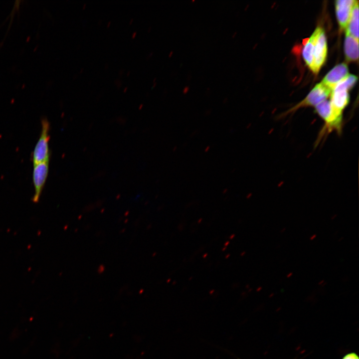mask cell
<instances>
[{"label": "cell", "instance_id": "cell-5", "mask_svg": "<svg viewBox=\"0 0 359 359\" xmlns=\"http://www.w3.org/2000/svg\"><path fill=\"white\" fill-rule=\"evenodd\" d=\"M327 55V44L326 34L322 28L319 33L314 47L313 56L315 73H318L324 64Z\"/></svg>", "mask_w": 359, "mask_h": 359}, {"label": "cell", "instance_id": "cell-28", "mask_svg": "<svg viewBox=\"0 0 359 359\" xmlns=\"http://www.w3.org/2000/svg\"><path fill=\"white\" fill-rule=\"evenodd\" d=\"M237 359H240L237 358Z\"/></svg>", "mask_w": 359, "mask_h": 359}, {"label": "cell", "instance_id": "cell-14", "mask_svg": "<svg viewBox=\"0 0 359 359\" xmlns=\"http://www.w3.org/2000/svg\"><path fill=\"white\" fill-rule=\"evenodd\" d=\"M316 236H317L316 234H314V235H312V236L310 237V240H314V239L316 237Z\"/></svg>", "mask_w": 359, "mask_h": 359}, {"label": "cell", "instance_id": "cell-11", "mask_svg": "<svg viewBox=\"0 0 359 359\" xmlns=\"http://www.w3.org/2000/svg\"><path fill=\"white\" fill-rule=\"evenodd\" d=\"M346 31L359 40V1L355 0L353 6Z\"/></svg>", "mask_w": 359, "mask_h": 359}, {"label": "cell", "instance_id": "cell-18", "mask_svg": "<svg viewBox=\"0 0 359 359\" xmlns=\"http://www.w3.org/2000/svg\"><path fill=\"white\" fill-rule=\"evenodd\" d=\"M227 101H228V99H227V98H225L223 100V103H226Z\"/></svg>", "mask_w": 359, "mask_h": 359}, {"label": "cell", "instance_id": "cell-7", "mask_svg": "<svg viewBox=\"0 0 359 359\" xmlns=\"http://www.w3.org/2000/svg\"><path fill=\"white\" fill-rule=\"evenodd\" d=\"M349 69L345 63L337 65L323 78L322 83L331 90L336 85L349 75Z\"/></svg>", "mask_w": 359, "mask_h": 359}, {"label": "cell", "instance_id": "cell-26", "mask_svg": "<svg viewBox=\"0 0 359 359\" xmlns=\"http://www.w3.org/2000/svg\"><path fill=\"white\" fill-rule=\"evenodd\" d=\"M156 80V78H155L153 82L155 83Z\"/></svg>", "mask_w": 359, "mask_h": 359}, {"label": "cell", "instance_id": "cell-23", "mask_svg": "<svg viewBox=\"0 0 359 359\" xmlns=\"http://www.w3.org/2000/svg\"><path fill=\"white\" fill-rule=\"evenodd\" d=\"M156 86V83H154L153 88H154Z\"/></svg>", "mask_w": 359, "mask_h": 359}, {"label": "cell", "instance_id": "cell-13", "mask_svg": "<svg viewBox=\"0 0 359 359\" xmlns=\"http://www.w3.org/2000/svg\"><path fill=\"white\" fill-rule=\"evenodd\" d=\"M189 90V87L188 86H186L184 87V88L182 90V93L183 94H186L188 93Z\"/></svg>", "mask_w": 359, "mask_h": 359}, {"label": "cell", "instance_id": "cell-1", "mask_svg": "<svg viewBox=\"0 0 359 359\" xmlns=\"http://www.w3.org/2000/svg\"><path fill=\"white\" fill-rule=\"evenodd\" d=\"M315 111L324 121L325 124L320 134L322 138L325 133L335 131L341 135L343 131V116L334 109L330 101L325 100L315 106Z\"/></svg>", "mask_w": 359, "mask_h": 359}, {"label": "cell", "instance_id": "cell-9", "mask_svg": "<svg viewBox=\"0 0 359 359\" xmlns=\"http://www.w3.org/2000/svg\"><path fill=\"white\" fill-rule=\"evenodd\" d=\"M321 27H317L307 42L305 44L303 51V56L306 64L308 67L315 73V67L314 62V47L316 38L320 32Z\"/></svg>", "mask_w": 359, "mask_h": 359}, {"label": "cell", "instance_id": "cell-15", "mask_svg": "<svg viewBox=\"0 0 359 359\" xmlns=\"http://www.w3.org/2000/svg\"><path fill=\"white\" fill-rule=\"evenodd\" d=\"M292 275H293V273H292V272H290L289 273H288V274L287 275V278H289V277H291V276H292Z\"/></svg>", "mask_w": 359, "mask_h": 359}, {"label": "cell", "instance_id": "cell-21", "mask_svg": "<svg viewBox=\"0 0 359 359\" xmlns=\"http://www.w3.org/2000/svg\"><path fill=\"white\" fill-rule=\"evenodd\" d=\"M336 216L337 215H334L333 217H332V220H334Z\"/></svg>", "mask_w": 359, "mask_h": 359}, {"label": "cell", "instance_id": "cell-3", "mask_svg": "<svg viewBox=\"0 0 359 359\" xmlns=\"http://www.w3.org/2000/svg\"><path fill=\"white\" fill-rule=\"evenodd\" d=\"M331 91V89L322 82L318 83L313 88L304 99L294 107L290 109L286 114L294 112L302 107H315L324 101L326 100L327 98L330 95Z\"/></svg>", "mask_w": 359, "mask_h": 359}, {"label": "cell", "instance_id": "cell-19", "mask_svg": "<svg viewBox=\"0 0 359 359\" xmlns=\"http://www.w3.org/2000/svg\"><path fill=\"white\" fill-rule=\"evenodd\" d=\"M325 282L324 280H321L320 282H319L318 284L321 285L323 284Z\"/></svg>", "mask_w": 359, "mask_h": 359}, {"label": "cell", "instance_id": "cell-16", "mask_svg": "<svg viewBox=\"0 0 359 359\" xmlns=\"http://www.w3.org/2000/svg\"><path fill=\"white\" fill-rule=\"evenodd\" d=\"M236 34H237V32H236V31L234 32V33H233V34L232 36H231V37H232V38H235V36H236Z\"/></svg>", "mask_w": 359, "mask_h": 359}, {"label": "cell", "instance_id": "cell-24", "mask_svg": "<svg viewBox=\"0 0 359 359\" xmlns=\"http://www.w3.org/2000/svg\"><path fill=\"white\" fill-rule=\"evenodd\" d=\"M209 147H206V149L205 150V152H206L207 150V151H208V149H209Z\"/></svg>", "mask_w": 359, "mask_h": 359}, {"label": "cell", "instance_id": "cell-12", "mask_svg": "<svg viewBox=\"0 0 359 359\" xmlns=\"http://www.w3.org/2000/svg\"><path fill=\"white\" fill-rule=\"evenodd\" d=\"M342 359H359V357L356 353L351 352L346 354Z\"/></svg>", "mask_w": 359, "mask_h": 359}, {"label": "cell", "instance_id": "cell-6", "mask_svg": "<svg viewBox=\"0 0 359 359\" xmlns=\"http://www.w3.org/2000/svg\"><path fill=\"white\" fill-rule=\"evenodd\" d=\"M355 2L354 0H338L335 2L336 15L341 30L347 27Z\"/></svg>", "mask_w": 359, "mask_h": 359}, {"label": "cell", "instance_id": "cell-8", "mask_svg": "<svg viewBox=\"0 0 359 359\" xmlns=\"http://www.w3.org/2000/svg\"><path fill=\"white\" fill-rule=\"evenodd\" d=\"M331 104L334 109L342 113L344 109L347 106L350 101L348 90L334 87L332 90L331 94Z\"/></svg>", "mask_w": 359, "mask_h": 359}, {"label": "cell", "instance_id": "cell-20", "mask_svg": "<svg viewBox=\"0 0 359 359\" xmlns=\"http://www.w3.org/2000/svg\"><path fill=\"white\" fill-rule=\"evenodd\" d=\"M285 230H286V228H283L282 229V230H281L280 232H281V233H283V232H284Z\"/></svg>", "mask_w": 359, "mask_h": 359}, {"label": "cell", "instance_id": "cell-27", "mask_svg": "<svg viewBox=\"0 0 359 359\" xmlns=\"http://www.w3.org/2000/svg\"><path fill=\"white\" fill-rule=\"evenodd\" d=\"M194 1H195V0H191V2H194Z\"/></svg>", "mask_w": 359, "mask_h": 359}, {"label": "cell", "instance_id": "cell-10", "mask_svg": "<svg viewBox=\"0 0 359 359\" xmlns=\"http://www.w3.org/2000/svg\"><path fill=\"white\" fill-rule=\"evenodd\" d=\"M344 50L346 59L347 61L351 62L358 60L359 40L355 39L347 32H346Z\"/></svg>", "mask_w": 359, "mask_h": 359}, {"label": "cell", "instance_id": "cell-25", "mask_svg": "<svg viewBox=\"0 0 359 359\" xmlns=\"http://www.w3.org/2000/svg\"><path fill=\"white\" fill-rule=\"evenodd\" d=\"M343 238H344L343 237L341 238L340 239V240H339V241H341V240H342V239H343Z\"/></svg>", "mask_w": 359, "mask_h": 359}, {"label": "cell", "instance_id": "cell-4", "mask_svg": "<svg viewBox=\"0 0 359 359\" xmlns=\"http://www.w3.org/2000/svg\"><path fill=\"white\" fill-rule=\"evenodd\" d=\"M49 162L40 163L34 165L32 180L34 194L32 201L36 203L39 201L48 173Z\"/></svg>", "mask_w": 359, "mask_h": 359}, {"label": "cell", "instance_id": "cell-2", "mask_svg": "<svg viewBox=\"0 0 359 359\" xmlns=\"http://www.w3.org/2000/svg\"><path fill=\"white\" fill-rule=\"evenodd\" d=\"M49 124L47 119L43 118L41 120L40 135L32 154L33 165L40 163L49 162Z\"/></svg>", "mask_w": 359, "mask_h": 359}, {"label": "cell", "instance_id": "cell-22", "mask_svg": "<svg viewBox=\"0 0 359 359\" xmlns=\"http://www.w3.org/2000/svg\"><path fill=\"white\" fill-rule=\"evenodd\" d=\"M135 35H136V32H134L133 34L132 35V37L134 38L135 36Z\"/></svg>", "mask_w": 359, "mask_h": 359}, {"label": "cell", "instance_id": "cell-17", "mask_svg": "<svg viewBox=\"0 0 359 359\" xmlns=\"http://www.w3.org/2000/svg\"><path fill=\"white\" fill-rule=\"evenodd\" d=\"M173 54V51H171L169 55V57L171 58Z\"/></svg>", "mask_w": 359, "mask_h": 359}]
</instances>
